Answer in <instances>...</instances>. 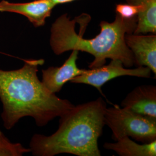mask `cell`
Here are the masks:
<instances>
[{"instance_id":"6da1fadb","label":"cell","mask_w":156,"mask_h":156,"mask_svg":"<svg viewBox=\"0 0 156 156\" xmlns=\"http://www.w3.org/2000/svg\"><path fill=\"white\" fill-rule=\"evenodd\" d=\"M24 62L23 66L17 69H0L1 117L7 129L13 128L24 117H33L37 126L44 127L74 106L69 101L51 93L39 80L38 67L44 64V60Z\"/></svg>"},{"instance_id":"7a4b0ae2","label":"cell","mask_w":156,"mask_h":156,"mask_svg":"<svg viewBox=\"0 0 156 156\" xmlns=\"http://www.w3.org/2000/svg\"><path fill=\"white\" fill-rule=\"evenodd\" d=\"M91 20L86 13L70 20L67 13L58 17L50 28V45L56 55L75 50L86 52L94 57L89 68L105 64L106 59L119 60L126 68L134 66V56L126 45V34L134 33L137 16L124 19L116 13L113 22L102 21L100 33L91 39L84 38L85 30Z\"/></svg>"},{"instance_id":"3957f363","label":"cell","mask_w":156,"mask_h":156,"mask_svg":"<svg viewBox=\"0 0 156 156\" xmlns=\"http://www.w3.org/2000/svg\"><path fill=\"white\" fill-rule=\"evenodd\" d=\"M106 102L102 98L74 106L60 117L59 127L49 136L34 135L30 149L35 156L71 154L100 156L98 139L105 126Z\"/></svg>"},{"instance_id":"277c9868","label":"cell","mask_w":156,"mask_h":156,"mask_svg":"<svg viewBox=\"0 0 156 156\" xmlns=\"http://www.w3.org/2000/svg\"><path fill=\"white\" fill-rule=\"evenodd\" d=\"M105 125L112 132V138L117 141L125 136L148 144L156 140V119L147 117L117 105L107 108L104 113Z\"/></svg>"},{"instance_id":"5b68a950","label":"cell","mask_w":156,"mask_h":156,"mask_svg":"<svg viewBox=\"0 0 156 156\" xmlns=\"http://www.w3.org/2000/svg\"><path fill=\"white\" fill-rule=\"evenodd\" d=\"M151 69L146 67H137L134 69L126 68L119 60H111L108 65L85 69L84 73L70 81L73 83L85 84L95 87L102 93L101 87L113 79L131 76L139 78L151 77Z\"/></svg>"},{"instance_id":"8992f818","label":"cell","mask_w":156,"mask_h":156,"mask_svg":"<svg viewBox=\"0 0 156 156\" xmlns=\"http://www.w3.org/2000/svg\"><path fill=\"white\" fill-rule=\"evenodd\" d=\"M124 39L133 53L134 66L147 67L156 75V34H126Z\"/></svg>"},{"instance_id":"52a82bcc","label":"cell","mask_w":156,"mask_h":156,"mask_svg":"<svg viewBox=\"0 0 156 156\" xmlns=\"http://www.w3.org/2000/svg\"><path fill=\"white\" fill-rule=\"evenodd\" d=\"M78 54V50H72L71 54L62 66H51L42 69L41 82L51 93L59 92L67 82L84 73L85 69H80L77 66Z\"/></svg>"},{"instance_id":"ba28073f","label":"cell","mask_w":156,"mask_h":156,"mask_svg":"<svg viewBox=\"0 0 156 156\" xmlns=\"http://www.w3.org/2000/svg\"><path fill=\"white\" fill-rule=\"evenodd\" d=\"M55 5L50 0H34L24 3L0 1V12L16 13L27 17L35 27L44 26Z\"/></svg>"},{"instance_id":"9c48e42d","label":"cell","mask_w":156,"mask_h":156,"mask_svg":"<svg viewBox=\"0 0 156 156\" xmlns=\"http://www.w3.org/2000/svg\"><path fill=\"white\" fill-rule=\"evenodd\" d=\"M139 114L156 119V86L151 84L139 86L129 93L121 103Z\"/></svg>"},{"instance_id":"30bf717a","label":"cell","mask_w":156,"mask_h":156,"mask_svg":"<svg viewBox=\"0 0 156 156\" xmlns=\"http://www.w3.org/2000/svg\"><path fill=\"white\" fill-rule=\"evenodd\" d=\"M104 147L115 151L120 156H156V140L148 144H139L125 136L115 143L106 142Z\"/></svg>"},{"instance_id":"8fae6325","label":"cell","mask_w":156,"mask_h":156,"mask_svg":"<svg viewBox=\"0 0 156 156\" xmlns=\"http://www.w3.org/2000/svg\"><path fill=\"white\" fill-rule=\"evenodd\" d=\"M127 4L138 6L142 11L137 15L134 34H156V0H126Z\"/></svg>"},{"instance_id":"7c38bea8","label":"cell","mask_w":156,"mask_h":156,"mask_svg":"<svg viewBox=\"0 0 156 156\" xmlns=\"http://www.w3.org/2000/svg\"><path fill=\"white\" fill-rule=\"evenodd\" d=\"M30 148H26L20 143H12L0 131V156H22L30 153Z\"/></svg>"},{"instance_id":"4fadbf2b","label":"cell","mask_w":156,"mask_h":156,"mask_svg":"<svg viewBox=\"0 0 156 156\" xmlns=\"http://www.w3.org/2000/svg\"><path fill=\"white\" fill-rule=\"evenodd\" d=\"M142 11V8L138 6L129 4H119L116 6V12L124 19H131L137 15Z\"/></svg>"},{"instance_id":"5bb4252c","label":"cell","mask_w":156,"mask_h":156,"mask_svg":"<svg viewBox=\"0 0 156 156\" xmlns=\"http://www.w3.org/2000/svg\"><path fill=\"white\" fill-rule=\"evenodd\" d=\"M50 1L55 5V6H56L60 4H64L66 3L71 2L76 0H50Z\"/></svg>"}]
</instances>
